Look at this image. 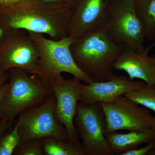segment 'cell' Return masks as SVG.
I'll return each mask as SVG.
<instances>
[{"label":"cell","mask_w":155,"mask_h":155,"mask_svg":"<svg viewBox=\"0 0 155 155\" xmlns=\"http://www.w3.org/2000/svg\"><path fill=\"white\" fill-rule=\"evenodd\" d=\"M73 9L40 0H22L10 7L0 5V25L6 30L23 29L61 39L68 35Z\"/></svg>","instance_id":"1"},{"label":"cell","mask_w":155,"mask_h":155,"mask_svg":"<svg viewBox=\"0 0 155 155\" xmlns=\"http://www.w3.org/2000/svg\"><path fill=\"white\" fill-rule=\"evenodd\" d=\"M125 45L113 39L103 28L73 41L70 50L78 68L92 81L102 82L115 75L113 64Z\"/></svg>","instance_id":"2"},{"label":"cell","mask_w":155,"mask_h":155,"mask_svg":"<svg viewBox=\"0 0 155 155\" xmlns=\"http://www.w3.org/2000/svg\"><path fill=\"white\" fill-rule=\"evenodd\" d=\"M8 72V86L0 101V119L13 123L17 116L41 104L53 92L38 76L17 68Z\"/></svg>","instance_id":"3"},{"label":"cell","mask_w":155,"mask_h":155,"mask_svg":"<svg viewBox=\"0 0 155 155\" xmlns=\"http://www.w3.org/2000/svg\"><path fill=\"white\" fill-rule=\"evenodd\" d=\"M27 32L38 51L42 79L47 82L51 78L66 72L84 83L92 82L75 63L70 50L73 41L69 37L54 40L47 38L42 34Z\"/></svg>","instance_id":"4"},{"label":"cell","mask_w":155,"mask_h":155,"mask_svg":"<svg viewBox=\"0 0 155 155\" xmlns=\"http://www.w3.org/2000/svg\"><path fill=\"white\" fill-rule=\"evenodd\" d=\"M135 1L108 0L109 20L104 28L114 40L143 52L145 31L137 12Z\"/></svg>","instance_id":"5"},{"label":"cell","mask_w":155,"mask_h":155,"mask_svg":"<svg viewBox=\"0 0 155 155\" xmlns=\"http://www.w3.org/2000/svg\"><path fill=\"white\" fill-rule=\"evenodd\" d=\"M14 68L41 78L38 51L28 32L23 29L7 30L0 45V72Z\"/></svg>","instance_id":"6"},{"label":"cell","mask_w":155,"mask_h":155,"mask_svg":"<svg viewBox=\"0 0 155 155\" xmlns=\"http://www.w3.org/2000/svg\"><path fill=\"white\" fill-rule=\"evenodd\" d=\"M55 106V97L53 94L41 104L19 116L21 142L48 137L69 141L67 129L56 119Z\"/></svg>","instance_id":"7"},{"label":"cell","mask_w":155,"mask_h":155,"mask_svg":"<svg viewBox=\"0 0 155 155\" xmlns=\"http://www.w3.org/2000/svg\"><path fill=\"white\" fill-rule=\"evenodd\" d=\"M75 119L84 155H114L106 138L105 116L99 103H79Z\"/></svg>","instance_id":"8"},{"label":"cell","mask_w":155,"mask_h":155,"mask_svg":"<svg viewBox=\"0 0 155 155\" xmlns=\"http://www.w3.org/2000/svg\"><path fill=\"white\" fill-rule=\"evenodd\" d=\"M98 103L105 116L106 133L122 130L155 132V116L125 96L109 102Z\"/></svg>","instance_id":"9"},{"label":"cell","mask_w":155,"mask_h":155,"mask_svg":"<svg viewBox=\"0 0 155 155\" xmlns=\"http://www.w3.org/2000/svg\"><path fill=\"white\" fill-rule=\"evenodd\" d=\"M47 82L55 97L56 119L67 129L69 141L81 145L74 120L80 101L81 81L75 78L67 80L60 75Z\"/></svg>","instance_id":"10"},{"label":"cell","mask_w":155,"mask_h":155,"mask_svg":"<svg viewBox=\"0 0 155 155\" xmlns=\"http://www.w3.org/2000/svg\"><path fill=\"white\" fill-rule=\"evenodd\" d=\"M109 20L106 0H77L68 36L72 41L87 33L104 28Z\"/></svg>","instance_id":"11"},{"label":"cell","mask_w":155,"mask_h":155,"mask_svg":"<svg viewBox=\"0 0 155 155\" xmlns=\"http://www.w3.org/2000/svg\"><path fill=\"white\" fill-rule=\"evenodd\" d=\"M144 83L142 80H130L123 75H115L107 81L81 83L79 103L87 105L93 103L109 102L139 87Z\"/></svg>","instance_id":"12"},{"label":"cell","mask_w":155,"mask_h":155,"mask_svg":"<svg viewBox=\"0 0 155 155\" xmlns=\"http://www.w3.org/2000/svg\"><path fill=\"white\" fill-rule=\"evenodd\" d=\"M152 47L140 52L125 45L113 64L114 69L125 71L130 80L138 78L153 86L155 84V67L148 56Z\"/></svg>","instance_id":"13"},{"label":"cell","mask_w":155,"mask_h":155,"mask_svg":"<svg viewBox=\"0 0 155 155\" xmlns=\"http://www.w3.org/2000/svg\"><path fill=\"white\" fill-rule=\"evenodd\" d=\"M105 135L114 155H123L140 145L149 143L155 140L153 131H131L126 134L113 131Z\"/></svg>","instance_id":"14"},{"label":"cell","mask_w":155,"mask_h":155,"mask_svg":"<svg viewBox=\"0 0 155 155\" xmlns=\"http://www.w3.org/2000/svg\"><path fill=\"white\" fill-rule=\"evenodd\" d=\"M137 12L145 31L146 37L155 44V0H136Z\"/></svg>","instance_id":"15"},{"label":"cell","mask_w":155,"mask_h":155,"mask_svg":"<svg viewBox=\"0 0 155 155\" xmlns=\"http://www.w3.org/2000/svg\"><path fill=\"white\" fill-rule=\"evenodd\" d=\"M45 155H84L81 145L65 141L54 137L42 139Z\"/></svg>","instance_id":"16"},{"label":"cell","mask_w":155,"mask_h":155,"mask_svg":"<svg viewBox=\"0 0 155 155\" xmlns=\"http://www.w3.org/2000/svg\"><path fill=\"white\" fill-rule=\"evenodd\" d=\"M127 99L155 112V88L145 82L124 95Z\"/></svg>","instance_id":"17"},{"label":"cell","mask_w":155,"mask_h":155,"mask_svg":"<svg viewBox=\"0 0 155 155\" xmlns=\"http://www.w3.org/2000/svg\"><path fill=\"white\" fill-rule=\"evenodd\" d=\"M20 120L18 118L16 125L10 131L0 138V155L14 154V151L21 143L19 133Z\"/></svg>","instance_id":"18"},{"label":"cell","mask_w":155,"mask_h":155,"mask_svg":"<svg viewBox=\"0 0 155 155\" xmlns=\"http://www.w3.org/2000/svg\"><path fill=\"white\" fill-rule=\"evenodd\" d=\"M13 155H44L42 139H32L21 142Z\"/></svg>","instance_id":"19"},{"label":"cell","mask_w":155,"mask_h":155,"mask_svg":"<svg viewBox=\"0 0 155 155\" xmlns=\"http://www.w3.org/2000/svg\"><path fill=\"white\" fill-rule=\"evenodd\" d=\"M155 146V140L148 143L146 146L140 149H135L125 153L123 155H146L153 149Z\"/></svg>","instance_id":"20"},{"label":"cell","mask_w":155,"mask_h":155,"mask_svg":"<svg viewBox=\"0 0 155 155\" xmlns=\"http://www.w3.org/2000/svg\"><path fill=\"white\" fill-rule=\"evenodd\" d=\"M12 124L0 119V138L12 129Z\"/></svg>","instance_id":"21"},{"label":"cell","mask_w":155,"mask_h":155,"mask_svg":"<svg viewBox=\"0 0 155 155\" xmlns=\"http://www.w3.org/2000/svg\"><path fill=\"white\" fill-rule=\"evenodd\" d=\"M47 2L71 6L74 8L77 0H40Z\"/></svg>","instance_id":"22"},{"label":"cell","mask_w":155,"mask_h":155,"mask_svg":"<svg viewBox=\"0 0 155 155\" xmlns=\"http://www.w3.org/2000/svg\"><path fill=\"white\" fill-rule=\"evenodd\" d=\"M9 73L8 71L6 72H0V88L8 81Z\"/></svg>","instance_id":"23"},{"label":"cell","mask_w":155,"mask_h":155,"mask_svg":"<svg viewBox=\"0 0 155 155\" xmlns=\"http://www.w3.org/2000/svg\"><path fill=\"white\" fill-rule=\"evenodd\" d=\"M22 0H0V5L10 7L19 3Z\"/></svg>","instance_id":"24"},{"label":"cell","mask_w":155,"mask_h":155,"mask_svg":"<svg viewBox=\"0 0 155 155\" xmlns=\"http://www.w3.org/2000/svg\"><path fill=\"white\" fill-rule=\"evenodd\" d=\"M7 30L4 29L0 25V45L2 42L3 40L5 38Z\"/></svg>","instance_id":"25"},{"label":"cell","mask_w":155,"mask_h":155,"mask_svg":"<svg viewBox=\"0 0 155 155\" xmlns=\"http://www.w3.org/2000/svg\"><path fill=\"white\" fill-rule=\"evenodd\" d=\"M7 86H8V82L5 84L3 86L0 88V101L2 99V98L5 94V92L7 89Z\"/></svg>","instance_id":"26"},{"label":"cell","mask_w":155,"mask_h":155,"mask_svg":"<svg viewBox=\"0 0 155 155\" xmlns=\"http://www.w3.org/2000/svg\"><path fill=\"white\" fill-rule=\"evenodd\" d=\"M147 155H155V146L153 149L148 153Z\"/></svg>","instance_id":"27"},{"label":"cell","mask_w":155,"mask_h":155,"mask_svg":"<svg viewBox=\"0 0 155 155\" xmlns=\"http://www.w3.org/2000/svg\"><path fill=\"white\" fill-rule=\"evenodd\" d=\"M150 58L151 61L152 62L153 64L154 65L155 67V54L151 56V57H150Z\"/></svg>","instance_id":"28"},{"label":"cell","mask_w":155,"mask_h":155,"mask_svg":"<svg viewBox=\"0 0 155 155\" xmlns=\"http://www.w3.org/2000/svg\"><path fill=\"white\" fill-rule=\"evenodd\" d=\"M153 87H154V88H155V84H154L153 85Z\"/></svg>","instance_id":"29"},{"label":"cell","mask_w":155,"mask_h":155,"mask_svg":"<svg viewBox=\"0 0 155 155\" xmlns=\"http://www.w3.org/2000/svg\"><path fill=\"white\" fill-rule=\"evenodd\" d=\"M106 1H108V0H106Z\"/></svg>","instance_id":"30"},{"label":"cell","mask_w":155,"mask_h":155,"mask_svg":"<svg viewBox=\"0 0 155 155\" xmlns=\"http://www.w3.org/2000/svg\"></svg>","instance_id":"31"}]
</instances>
